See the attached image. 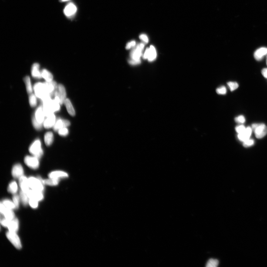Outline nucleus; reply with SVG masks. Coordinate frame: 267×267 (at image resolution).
Wrapping results in <instances>:
<instances>
[{
    "mask_svg": "<svg viewBox=\"0 0 267 267\" xmlns=\"http://www.w3.org/2000/svg\"><path fill=\"white\" fill-rule=\"evenodd\" d=\"M42 101L43 103L44 113L46 117L54 112H57L60 110V103L55 99L52 100L51 97L47 98Z\"/></svg>",
    "mask_w": 267,
    "mask_h": 267,
    "instance_id": "f257e3e1",
    "label": "nucleus"
},
{
    "mask_svg": "<svg viewBox=\"0 0 267 267\" xmlns=\"http://www.w3.org/2000/svg\"><path fill=\"white\" fill-rule=\"evenodd\" d=\"M35 96L41 100L43 101L47 98L51 97V95L48 92L45 83L39 82L36 84L34 86Z\"/></svg>",
    "mask_w": 267,
    "mask_h": 267,
    "instance_id": "f03ea898",
    "label": "nucleus"
},
{
    "mask_svg": "<svg viewBox=\"0 0 267 267\" xmlns=\"http://www.w3.org/2000/svg\"><path fill=\"white\" fill-rule=\"evenodd\" d=\"M43 180L41 177H31L28 178L30 188L31 189L42 192L44 190Z\"/></svg>",
    "mask_w": 267,
    "mask_h": 267,
    "instance_id": "7ed1b4c3",
    "label": "nucleus"
},
{
    "mask_svg": "<svg viewBox=\"0 0 267 267\" xmlns=\"http://www.w3.org/2000/svg\"><path fill=\"white\" fill-rule=\"evenodd\" d=\"M29 151L31 154L38 159L42 157L44 152L41 147V143L39 139H37L32 143L30 146Z\"/></svg>",
    "mask_w": 267,
    "mask_h": 267,
    "instance_id": "20e7f679",
    "label": "nucleus"
},
{
    "mask_svg": "<svg viewBox=\"0 0 267 267\" xmlns=\"http://www.w3.org/2000/svg\"><path fill=\"white\" fill-rule=\"evenodd\" d=\"M252 129L257 138H262L267 134V127L264 124H254L252 125Z\"/></svg>",
    "mask_w": 267,
    "mask_h": 267,
    "instance_id": "39448f33",
    "label": "nucleus"
},
{
    "mask_svg": "<svg viewBox=\"0 0 267 267\" xmlns=\"http://www.w3.org/2000/svg\"><path fill=\"white\" fill-rule=\"evenodd\" d=\"M6 236L7 238L17 249H20L22 248L20 239L16 233L9 231L6 233Z\"/></svg>",
    "mask_w": 267,
    "mask_h": 267,
    "instance_id": "423d86ee",
    "label": "nucleus"
},
{
    "mask_svg": "<svg viewBox=\"0 0 267 267\" xmlns=\"http://www.w3.org/2000/svg\"><path fill=\"white\" fill-rule=\"evenodd\" d=\"M144 47V44L143 43H140L131 52V59L134 60H140V57L142 55Z\"/></svg>",
    "mask_w": 267,
    "mask_h": 267,
    "instance_id": "0eeeda50",
    "label": "nucleus"
},
{
    "mask_svg": "<svg viewBox=\"0 0 267 267\" xmlns=\"http://www.w3.org/2000/svg\"><path fill=\"white\" fill-rule=\"evenodd\" d=\"M25 164L33 169H36L39 166V159L35 156H26L24 158Z\"/></svg>",
    "mask_w": 267,
    "mask_h": 267,
    "instance_id": "6e6552de",
    "label": "nucleus"
},
{
    "mask_svg": "<svg viewBox=\"0 0 267 267\" xmlns=\"http://www.w3.org/2000/svg\"><path fill=\"white\" fill-rule=\"evenodd\" d=\"M156 57L157 52L155 48L152 45L150 46V47L146 49L143 56L144 59H147L150 62L154 61L156 59Z\"/></svg>",
    "mask_w": 267,
    "mask_h": 267,
    "instance_id": "1a4fd4ad",
    "label": "nucleus"
},
{
    "mask_svg": "<svg viewBox=\"0 0 267 267\" xmlns=\"http://www.w3.org/2000/svg\"><path fill=\"white\" fill-rule=\"evenodd\" d=\"M24 170L20 164L15 165L13 167L12 174V176L15 178H20L24 176Z\"/></svg>",
    "mask_w": 267,
    "mask_h": 267,
    "instance_id": "9d476101",
    "label": "nucleus"
},
{
    "mask_svg": "<svg viewBox=\"0 0 267 267\" xmlns=\"http://www.w3.org/2000/svg\"><path fill=\"white\" fill-rule=\"evenodd\" d=\"M27 193L29 199H33L38 201H41L44 198L42 192L31 189L29 190Z\"/></svg>",
    "mask_w": 267,
    "mask_h": 267,
    "instance_id": "9b49d317",
    "label": "nucleus"
},
{
    "mask_svg": "<svg viewBox=\"0 0 267 267\" xmlns=\"http://www.w3.org/2000/svg\"><path fill=\"white\" fill-rule=\"evenodd\" d=\"M70 124V122L69 120L59 119L56 120V123L53 127L54 130L55 131H58L63 128L69 127Z\"/></svg>",
    "mask_w": 267,
    "mask_h": 267,
    "instance_id": "f8f14e48",
    "label": "nucleus"
},
{
    "mask_svg": "<svg viewBox=\"0 0 267 267\" xmlns=\"http://www.w3.org/2000/svg\"><path fill=\"white\" fill-rule=\"evenodd\" d=\"M56 119L54 114L49 115L47 117L43 123V126L45 129H49L54 127L56 123Z\"/></svg>",
    "mask_w": 267,
    "mask_h": 267,
    "instance_id": "ddd939ff",
    "label": "nucleus"
},
{
    "mask_svg": "<svg viewBox=\"0 0 267 267\" xmlns=\"http://www.w3.org/2000/svg\"><path fill=\"white\" fill-rule=\"evenodd\" d=\"M49 178L59 180L60 178H67L69 174L65 172L62 171H55L51 172L48 174Z\"/></svg>",
    "mask_w": 267,
    "mask_h": 267,
    "instance_id": "4468645a",
    "label": "nucleus"
},
{
    "mask_svg": "<svg viewBox=\"0 0 267 267\" xmlns=\"http://www.w3.org/2000/svg\"><path fill=\"white\" fill-rule=\"evenodd\" d=\"M19 184L21 190L27 193L30 190L28 178L25 176H23L19 178Z\"/></svg>",
    "mask_w": 267,
    "mask_h": 267,
    "instance_id": "2eb2a0df",
    "label": "nucleus"
},
{
    "mask_svg": "<svg viewBox=\"0 0 267 267\" xmlns=\"http://www.w3.org/2000/svg\"><path fill=\"white\" fill-rule=\"evenodd\" d=\"M45 116L43 107L42 106H39L35 111L34 116L35 119L37 121L42 124L44 121Z\"/></svg>",
    "mask_w": 267,
    "mask_h": 267,
    "instance_id": "dca6fc26",
    "label": "nucleus"
},
{
    "mask_svg": "<svg viewBox=\"0 0 267 267\" xmlns=\"http://www.w3.org/2000/svg\"><path fill=\"white\" fill-rule=\"evenodd\" d=\"M252 128L248 127L246 129L245 131L243 133L238 134V138L242 142L245 141L250 138V137L252 134Z\"/></svg>",
    "mask_w": 267,
    "mask_h": 267,
    "instance_id": "f3484780",
    "label": "nucleus"
},
{
    "mask_svg": "<svg viewBox=\"0 0 267 267\" xmlns=\"http://www.w3.org/2000/svg\"><path fill=\"white\" fill-rule=\"evenodd\" d=\"M267 55V48L262 47L257 50L254 54V57L256 60H262L264 56Z\"/></svg>",
    "mask_w": 267,
    "mask_h": 267,
    "instance_id": "a211bd4d",
    "label": "nucleus"
},
{
    "mask_svg": "<svg viewBox=\"0 0 267 267\" xmlns=\"http://www.w3.org/2000/svg\"><path fill=\"white\" fill-rule=\"evenodd\" d=\"M77 8L73 4L70 3L66 6L64 10L65 15L68 16H70L76 13Z\"/></svg>",
    "mask_w": 267,
    "mask_h": 267,
    "instance_id": "6ab92c4d",
    "label": "nucleus"
},
{
    "mask_svg": "<svg viewBox=\"0 0 267 267\" xmlns=\"http://www.w3.org/2000/svg\"><path fill=\"white\" fill-rule=\"evenodd\" d=\"M19 222L17 218H15L10 221L8 227L9 231L16 233L19 229Z\"/></svg>",
    "mask_w": 267,
    "mask_h": 267,
    "instance_id": "aec40b11",
    "label": "nucleus"
},
{
    "mask_svg": "<svg viewBox=\"0 0 267 267\" xmlns=\"http://www.w3.org/2000/svg\"><path fill=\"white\" fill-rule=\"evenodd\" d=\"M58 91L59 96L60 100V104H62L64 103L66 97V92L64 86L62 84H59L58 86Z\"/></svg>",
    "mask_w": 267,
    "mask_h": 267,
    "instance_id": "412c9836",
    "label": "nucleus"
},
{
    "mask_svg": "<svg viewBox=\"0 0 267 267\" xmlns=\"http://www.w3.org/2000/svg\"><path fill=\"white\" fill-rule=\"evenodd\" d=\"M39 65L38 63L34 64L32 65L31 74L32 76L37 79H41L42 77L41 72L39 70Z\"/></svg>",
    "mask_w": 267,
    "mask_h": 267,
    "instance_id": "4be33fe9",
    "label": "nucleus"
},
{
    "mask_svg": "<svg viewBox=\"0 0 267 267\" xmlns=\"http://www.w3.org/2000/svg\"><path fill=\"white\" fill-rule=\"evenodd\" d=\"M64 103L68 113L71 116H74L76 115V112L70 100L69 99H66Z\"/></svg>",
    "mask_w": 267,
    "mask_h": 267,
    "instance_id": "5701e85b",
    "label": "nucleus"
},
{
    "mask_svg": "<svg viewBox=\"0 0 267 267\" xmlns=\"http://www.w3.org/2000/svg\"><path fill=\"white\" fill-rule=\"evenodd\" d=\"M54 141L53 134L51 132H48L44 136V141L47 146H50L52 144Z\"/></svg>",
    "mask_w": 267,
    "mask_h": 267,
    "instance_id": "b1692460",
    "label": "nucleus"
},
{
    "mask_svg": "<svg viewBox=\"0 0 267 267\" xmlns=\"http://www.w3.org/2000/svg\"><path fill=\"white\" fill-rule=\"evenodd\" d=\"M20 197L23 204L26 206L29 203V198L28 195L27 193L21 190L20 192Z\"/></svg>",
    "mask_w": 267,
    "mask_h": 267,
    "instance_id": "393cba45",
    "label": "nucleus"
},
{
    "mask_svg": "<svg viewBox=\"0 0 267 267\" xmlns=\"http://www.w3.org/2000/svg\"><path fill=\"white\" fill-rule=\"evenodd\" d=\"M42 77L45 79L47 82H51L53 79V76L51 74L45 69H44L41 71Z\"/></svg>",
    "mask_w": 267,
    "mask_h": 267,
    "instance_id": "a878e982",
    "label": "nucleus"
},
{
    "mask_svg": "<svg viewBox=\"0 0 267 267\" xmlns=\"http://www.w3.org/2000/svg\"><path fill=\"white\" fill-rule=\"evenodd\" d=\"M18 190V185L16 182L13 181L10 183L8 188V190L9 192L12 194H15L17 192Z\"/></svg>",
    "mask_w": 267,
    "mask_h": 267,
    "instance_id": "bb28decb",
    "label": "nucleus"
},
{
    "mask_svg": "<svg viewBox=\"0 0 267 267\" xmlns=\"http://www.w3.org/2000/svg\"><path fill=\"white\" fill-rule=\"evenodd\" d=\"M2 214L5 218L10 221L15 218V214L12 210L7 209L6 208Z\"/></svg>",
    "mask_w": 267,
    "mask_h": 267,
    "instance_id": "cd10ccee",
    "label": "nucleus"
},
{
    "mask_svg": "<svg viewBox=\"0 0 267 267\" xmlns=\"http://www.w3.org/2000/svg\"><path fill=\"white\" fill-rule=\"evenodd\" d=\"M59 180L49 178L43 180L44 184L50 186H55L59 184Z\"/></svg>",
    "mask_w": 267,
    "mask_h": 267,
    "instance_id": "c85d7f7f",
    "label": "nucleus"
},
{
    "mask_svg": "<svg viewBox=\"0 0 267 267\" xmlns=\"http://www.w3.org/2000/svg\"><path fill=\"white\" fill-rule=\"evenodd\" d=\"M25 85H26V90L28 93L29 94L32 93V89L31 82L30 78L29 76H26L24 79Z\"/></svg>",
    "mask_w": 267,
    "mask_h": 267,
    "instance_id": "c756f323",
    "label": "nucleus"
},
{
    "mask_svg": "<svg viewBox=\"0 0 267 267\" xmlns=\"http://www.w3.org/2000/svg\"><path fill=\"white\" fill-rule=\"evenodd\" d=\"M2 203L6 207L7 209L12 210L15 209V206L13 202L9 200H5L3 201Z\"/></svg>",
    "mask_w": 267,
    "mask_h": 267,
    "instance_id": "7c9ffc66",
    "label": "nucleus"
},
{
    "mask_svg": "<svg viewBox=\"0 0 267 267\" xmlns=\"http://www.w3.org/2000/svg\"><path fill=\"white\" fill-rule=\"evenodd\" d=\"M219 262L218 260L211 258L208 260L206 264L207 267H216L218 266Z\"/></svg>",
    "mask_w": 267,
    "mask_h": 267,
    "instance_id": "2f4dec72",
    "label": "nucleus"
},
{
    "mask_svg": "<svg viewBox=\"0 0 267 267\" xmlns=\"http://www.w3.org/2000/svg\"><path fill=\"white\" fill-rule=\"evenodd\" d=\"M30 105L31 106L34 107L36 106L37 100L36 96L34 94L30 95L29 97Z\"/></svg>",
    "mask_w": 267,
    "mask_h": 267,
    "instance_id": "473e14b6",
    "label": "nucleus"
},
{
    "mask_svg": "<svg viewBox=\"0 0 267 267\" xmlns=\"http://www.w3.org/2000/svg\"><path fill=\"white\" fill-rule=\"evenodd\" d=\"M32 123L34 127L37 130H40L42 128V124H41L37 121L36 119H35L34 116L32 118Z\"/></svg>",
    "mask_w": 267,
    "mask_h": 267,
    "instance_id": "72a5a7b5",
    "label": "nucleus"
},
{
    "mask_svg": "<svg viewBox=\"0 0 267 267\" xmlns=\"http://www.w3.org/2000/svg\"><path fill=\"white\" fill-rule=\"evenodd\" d=\"M228 85L231 91H235L238 87V83L235 82H228Z\"/></svg>",
    "mask_w": 267,
    "mask_h": 267,
    "instance_id": "f704fd0d",
    "label": "nucleus"
},
{
    "mask_svg": "<svg viewBox=\"0 0 267 267\" xmlns=\"http://www.w3.org/2000/svg\"><path fill=\"white\" fill-rule=\"evenodd\" d=\"M20 197L18 195H14L13 197V202L15 206L16 209L19 208Z\"/></svg>",
    "mask_w": 267,
    "mask_h": 267,
    "instance_id": "c9c22d12",
    "label": "nucleus"
},
{
    "mask_svg": "<svg viewBox=\"0 0 267 267\" xmlns=\"http://www.w3.org/2000/svg\"><path fill=\"white\" fill-rule=\"evenodd\" d=\"M58 133L59 135L65 137L69 134V130L66 127L63 128L58 131Z\"/></svg>",
    "mask_w": 267,
    "mask_h": 267,
    "instance_id": "e433bc0d",
    "label": "nucleus"
},
{
    "mask_svg": "<svg viewBox=\"0 0 267 267\" xmlns=\"http://www.w3.org/2000/svg\"><path fill=\"white\" fill-rule=\"evenodd\" d=\"M38 201L37 200L33 199H29V204L32 208H36L38 207Z\"/></svg>",
    "mask_w": 267,
    "mask_h": 267,
    "instance_id": "4c0bfd02",
    "label": "nucleus"
},
{
    "mask_svg": "<svg viewBox=\"0 0 267 267\" xmlns=\"http://www.w3.org/2000/svg\"><path fill=\"white\" fill-rule=\"evenodd\" d=\"M216 92L218 94L225 95L227 93L226 88L224 86H222L216 89Z\"/></svg>",
    "mask_w": 267,
    "mask_h": 267,
    "instance_id": "58836bf2",
    "label": "nucleus"
},
{
    "mask_svg": "<svg viewBox=\"0 0 267 267\" xmlns=\"http://www.w3.org/2000/svg\"><path fill=\"white\" fill-rule=\"evenodd\" d=\"M254 144V141L253 139H248L245 141L243 142L244 147H248L253 145Z\"/></svg>",
    "mask_w": 267,
    "mask_h": 267,
    "instance_id": "ea45409f",
    "label": "nucleus"
},
{
    "mask_svg": "<svg viewBox=\"0 0 267 267\" xmlns=\"http://www.w3.org/2000/svg\"><path fill=\"white\" fill-rule=\"evenodd\" d=\"M246 129V128L243 125H240L236 127V130L238 134H241L245 131Z\"/></svg>",
    "mask_w": 267,
    "mask_h": 267,
    "instance_id": "a19ab883",
    "label": "nucleus"
},
{
    "mask_svg": "<svg viewBox=\"0 0 267 267\" xmlns=\"http://www.w3.org/2000/svg\"><path fill=\"white\" fill-rule=\"evenodd\" d=\"M10 221V220L7 219V218H2V219L1 218V223L3 226L5 227H8Z\"/></svg>",
    "mask_w": 267,
    "mask_h": 267,
    "instance_id": "79ce46f5",
    "label": "nucleus"
},
{
    "mask_svg": "<svg viewBox=\"0 0 267 267\" xmlns=\"http://www.w3.org/2000/svg\"><path fill=\"white\" fill-rule=\"evenodd\" d=\"M235 121L237 123H243L245 122V119L243 116H239L235 118Z\"/></svg>",
    "mask_w": 267,
    "mask_h": 267,
    "instance_id": "37998d69",
    "label": "nucleus"
},
{
    "mask_svg": "<svg viewBox=\"0 0 267 267\" xmlns=\"http://www.w3.org/2000/svg\"><path fill=\"white\" fill-rule=\"evenodd\" d=\"M136 44V42L135 41H131V42H129L127 44L126 46V48L127 49H130V48L135 46Z\"/></svg>",
    "mask_w": 267,
    "mask_h": 267,
    "instance_id": "c03bdc74",
    "label": "nucleus"
},
{
    "mask_svg": "<svg viewBox=\"0 0 267 267\" xmlns=\"http://www.w3.org/2000/svg\"><path fill=\"white\" fill-rule=\"evenodd\" d=\"M139 37H140V39L145 43H147L148 42V38L146 35L142 34L140 35Z\"/></svg>",
    "mask_w": 267,
    "mask_h": 267,
    "instance_id": "a18cd8bd",
    "label": "nucleus"
},
{
    "mask_svg": "<svg viewBox=\"0 0 267 267\" xmlns=\"http://www.w3.org/2000/svg\"><path fill=\"white\" fill-rule=\"evenodd\" d=\"M129 63L132 65L138 64L141 63V60H134L131 59L129 61Z\"/></svg>",
    "mask_w": 267,
    "mask_h": 267,
    "instance_id": "49530a36",
    "label": "nucleus"
},
{
    "mask_svg": "<svg viewBox=\"0 0 267 267\" xmlns=\"http://www.w3.org/2000/svg\"><path fill=\"white\" fill-rule=\"evenodd\" d=\"M262 74L264 77L267 79V68H265L262 69Z\"/></svg>",
    "mask_w": 267,
    "mask_h": 267,
    "instance_id": "de8ad7c7",
    "label": "nucleus"
},
{
    "mask_svg": "<svg viewBox=\"0 0 267 267\" xmlns=\"http://www.w3.org/2000/svg\"><path fill=\"white\" fill-rule=\"evenodd\" d=\"M62 1H63V2H64V1H69V0H62Z\"/></svg>",
    "mask_w": 267,
    "mask_h": 267,
    "instance_id": "09e8293b",
    "label": "nucleus"
},
{
    "mask_svg": "<svg viewBox=\"0 0 267 267\" xmlns=\"http://www.w3.org/2000/svg\"><path fill=\"white\" fill-rule=\"evenodd\" d=\"M266 64L267 65V56L266 57Z\"/></svg>",
    "mask_w": 267,
    "mask_h": 267,
    "instance_id": "8fccbe9b",
    "label": "nucleus"
}]
</instances>
